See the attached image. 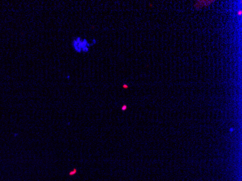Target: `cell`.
Here are the masks:
<instances>
[{
	"mask_svg": "<svg viewBox=\"0 0 242 181\" xmlns=\"http://www.w3.org/2000/svg\"><path fill=\"white\" fill-rule=\"evenodd\" d=\"M230 131H231V132H233V128H231V129H230Z\"/></svg>",
	"mask_w": 242,
	"mask_h": 181,
	"instance_id": "1",
	"label": "cell"
}]
</instances>
